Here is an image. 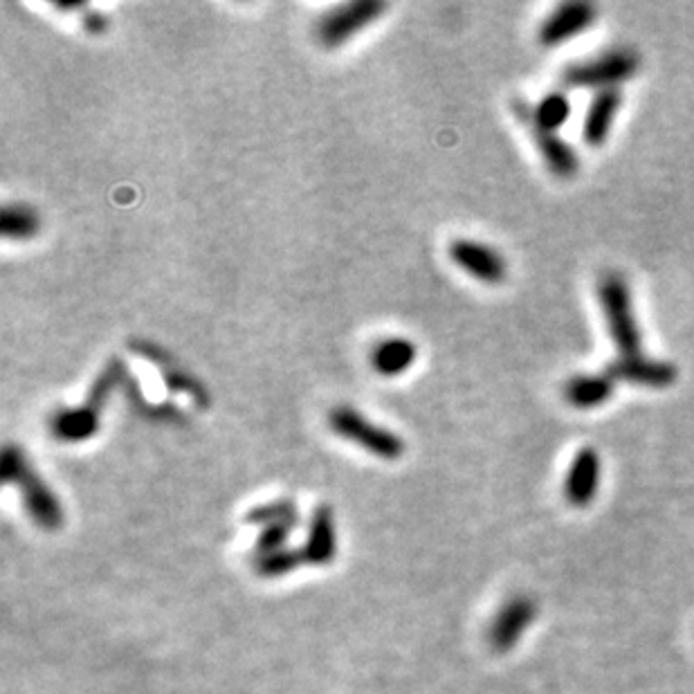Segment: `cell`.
Wrapping results in <instances>:
<instances>
[{"label": "cell", "mask_w": 694, "mask_h": 694, "mask_svg": "<svg viewBox=\"0 0 694 694\" xmlns=\"http://www.w3.org/2000/svg\"><path fill=\"white\" fill-rule=\"evenodd\" d=\"M638 68H641V59L636 52L629 50H614L605 52L602 57L573 63V66L562 72L564 86L569 88H616L623 81L632 79Z\"/></svg>", "instance_id": "3957f363"}, {"label": "cell", "mask_w": 694, "mask_h": 694, "mask_svg": "<svg viewBox=\"0 0 694 694\" xmlns=\"http://www.w3.org/2000/svg\"><path fill=\"white\" fill-rule=\"evenodd\" d=\"M292 528H295V524H272L263 528L257 540V553L268 555V553L281 551L283 544H286V540L292 533Z\"/></svg>", "instance_id": "7402d4cb"}, {"label": "cell", "mask_w": 694, "mask_h": 694, "mask_svg": "<svg viewBox=\"0 0 694 694\" xmlns=\"http://www.w3.org/2000/svg\"><path fill=\"white\" fill-rule=\"evenodd\" d=\"M328 425L337 436L346 438L353 445H360L364 452L378 456L382 461H398L405 454L403 438L387 427L376 425L353 407H333L328 414Z\"/></svg>", "instance_id": "7a4b0ae2"}, {"label": "cell", "mask_w": 694, "mask_h": 694, "mask_svg": "<svg viewBox=\"0 0 694 694\" xmlns=\"http://www.w3.org/2000/svg\"><path fill=\"white\" fill-rule=\"evenodd\" d=\"M385 12L387 3H382V0H353V3L335 7L333 12L319 18L317 41L324 48H340L355 34L376 23Z\"/></svg>", "instance_id": "277c9868"}, {"label": "cell", "mask_w": 694, "mask_h": 694, "mask_svg": "<svg viewBox=\"0 0 694 694\" xmlns=\"http://www.w3.org/2000/svg\"><path fill=\"white\" fill-rule=\"evenodd\" d=\"M12 486L21 490L27 515L32 517L36 526L43 528V531H59L63 526V519H66L63 517V508L57 495H54L48 488V483L32 470L30 463L23 465Z\"/></svg>", "instance_id": "5b68a950"}, {"label": "cell", "mask_w": 694, "mask_h": 694, "mask_svg": "<svg viewBox=\"0 0 694 694\" xmlns=\"http://www.w3.org/2000/svg\"><path fill=\"white\" fill-rule=\"evenodd\" d=\"M418 349L407 337H387L371 349V369L382 378H398L414 367Z\"/></svg>", "instance_id": "4fadbf2b"}, {"label": "cell", "mask_w": 694, "mask_h": 694, "mask_svg": "<svg viewBox=\"0 0 694 694\" xmlns=\"http://www.w3.org/2000/svg\"><path fill=\"white\" fill-rule=\"evenodd\" d=\"M616 382L607 373L575 376L564 385V400L575 409H596L614 398Z\"/></svg>", "instance_id": "5bb4252c"}, {"label": "cell", "mask_w": 694, "mask_h": 694, "mask_svg": "<svg viewBox=\"0 0 694 694\" xmlns=\"http://www.w3.org/2000/svg\"><path fill=\"white\" fill-rule=\"evenodd\" d=\"M245 522L257 524V526H272V524H295L297 522V508L288 499L272 501V504H261L252 508L245 515Z\"/></svg>", "instance_id": "44dd1931"}, {"label": "cell", "mask_w": 694, "mask_h": 694, "mask_svg": "<svg viewBox=\"0 0 694 694\" xmlns=\"http://www.w3.org/2000/svg\"><path fill=\"white\" fill-rule=\"evenodd\" d=\"M598 299L605 315L607 331L620 355L641 353V328L634 313V299L627 281L618 272H607L598 281Z\"/></svg>", "instance_id": "6da1fadb"}, {"label": "cell", "mask_w": 694, "mask_h": 694, "mask_svg": "<svg viewBox=\"0 0 694 694\" xmlns=\"http://www.w3.org/2000/svg\"><path fill=\"white\" fill-rule=\"evenodd\" d=\"M306 564L326 566L335 560L337 553V535H335V517L328 506H319L308 524V537L304 549Z\"/></svg>", "instance_id": "8fae6325"}, {"label": "cell", "mask_w": 694, "mask_h": 694, "mask_svg": "<svg viewBox=\"0 0 694 694\" xmlns=\"http://www.w3.org/2000/svg\"><path fill=\"white\" fill-rule=\"evenodd\" d=\"M569 117H571L569 97H566L564 93H551L533 108V113L528 115V120H531V126L535 131L557 133V129L564 126Z\"/></svg>", "instance_id": "d6986e66"}, {"label": "cell", "mask_w": 694, "mask_h": 694, "mask_svg": "<svg viewBox=\"0 0 694 694\" xmlns=\"http://www.w3.org/2000/svg\"><path fill=\"white\" fill-rule=\"evenodd\" d=\"M620 102H623V95H620L618 88H607L598 90V95L591 99V104L587 108V115H584V142L589 146H602L609 138L611 126L618 115Z\"/></svg>", "instance_id": "7c38bea8"}, {"label": "cell", "mask_w": 694, "mask_h": 694, "mask_svg": "<svg viewBox=\"0 0 694 694\" xmlns=\"http://www.w3.org/2000/svg\"><path fill=\"white\" fill-rule=\"evenodd\" d=\"M99 423H102V416L90 414L84 405H79L54 414L50 420V432L57 441L81 443L99 432Z\"/></svg>", "instance_id": "9a60e30c"}, {"label": "cell", "mask_w": 694, "mask_h": 694, "mask_svg": "<svg viewBox=\"0 0 694 694\" xmlns=\"http://www.w3.org/2000/svg\"><path fill=\"white\" fill-rule=\"evenodd\" d=\"M84 27L90 32V34H102L106 27H108V21H106V16L104 14H99V12H90L86 14L84 18Z\"/></svg>", "instance_id": "603a6c76"}, {"label": "cell", "mask_w": 694, "mask_h": 694, "mask_svg": "<svg viewBox=\"0 0 694 694\" xmlns=\"http://www.w3.org/2000/svg\"><path fill=\"white\" fill-rule=\"evenodd\" d=\"M535 618V605L531 598H513L506 602L497 618L490 625V645L497 652L513 650V645L522 638V634L533 623Z\"/></svg>", "instance_id": "30bf717a"}, {"label": "cell", "mask_w": 694, "mask_h": 694, "mask_svg": "<svg viewBox=\"0 0 694 694\" xmlns=\"http://www.w3.org/2000/svg\"><path fill=\"white\" fill-rule=\"evenodd\" d=\"M600 474H602V463H600V454L596 450L584 447V450L575 454L569 474H566V481H564V495L566 499H569L571 506L584 508L596 499L598 486H600Z\"/></svg>", "instance_id": "9c48e42d"}, {"label": "cell", "mask_w": 694, "mask_h": 694, "mask_svg": "<svg viewBox=\"0 0 694 694\" xmlns=\"http://www.w3.org/2000/svg\"><path fill=\"white\" fill-rule=\"evenodd\" d=\"M605 373L614 382H629V385L650 389H668L679 378V371L672 362L645 358L641 353L620 355L607 364Z\"/></svg>", "instance_id": "8992f818"}, {"label": "cell", "mask_w": 694, "mask_h": 694, "mask_svg": "<svg viewBox=\"0 0 694 694\" xmlns=\"http://www.w3.org/2000/svg\"><path fill=\"white\" fill-rule=\"evenodd\" d=\"M593 23H596V7L582 3V0H571V3L557 7L542 23L540 43L546 48H555V45H562L589 30Z\"/></svg>", "instance_id": "ba28073f"}, {"label": "cell", "mask_w": 694, "mask_h": 694, "mask_svg": "<svg viewBox=\"0 0 694 694\" xmlns=\"http://www.w3.org/2000/svg\"><path fill=\"white\" fill-rule=\"evenodd\" d=\"M450 259L459 266L465 275L479 279L483 283L506 281L508 263L501 254L486 243L459 239L450 245Z\"/></svg>", "instance_id": "52a82bcc"}, {"label": "cell", "mask_w": 694, "mask_h": 694, "mask_svg": "<svg viewBox=\"0 0 694 694\" xmlns=\"http://www.w3.org/2000/svg\"><path fill=\"white\" fill-rule=\"evenodd\" d=\"M133 351H138L142 355H146L151 362L155 364H160V367L164 369L162 371V380H164V385H167L171 391H182V394H189L191 398L196 400V403L200 405H209V398H207V391L205 387L200 385V382L196 378H191L189 373L182 371L180 367H173L169 369V360H162L164 358V353L160 349H155V346L151 344H135L133 346Z\"/></svg>", "instance_id": "2e32d148"}, {"label": "cell", "mask_w": 694, "mask_h": 694, "mask_svg": "<svg viewBox=\"0 0 694 694\" xmlns=\"http://www.w3.org/2000/svg\"><path fill=\"white\" fill-rule=\"evenodd\" d=\"M301 564H306L304 553L295 549H281L268 555H257V562H254V569L263 578H281V575H288L295 569H299Z\"/></svg>", "instance_id": "ffe728a7"}, {"label": "cell", "mask_w": 694, "mask_h": 694, "mask_svg": "<svg viewBox=\"0 0 694 694\" xmlns=\"http://www.w3.org/2000/svg\"><path fill=\"white\" fill-rule=\"evenodd\" d=\"M0 232L9 241H30L41 232V216L30 205L9 203L0 216Z\"/></svg>", "instance_id": "ac0fdd59"}, {"label": "cell", "mask_w": 694, "mask_h": 694, "mask_svg": "<svg viewBox=\"0 0 694 694\" xmlns=\"http://www.w3.org/2000/svg\"><path fill=\"white\" fill-rule=\"evenodd\" d=\"M535 142H537V149H540L542 158L546 162V167H549L555 176L571 178V176H575V173H578V169H580L578 153H575L562 138H557V133L535 131Z\"/></svg>", "instance_id": "e0dca14e"}]
</instances>
